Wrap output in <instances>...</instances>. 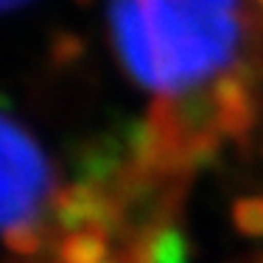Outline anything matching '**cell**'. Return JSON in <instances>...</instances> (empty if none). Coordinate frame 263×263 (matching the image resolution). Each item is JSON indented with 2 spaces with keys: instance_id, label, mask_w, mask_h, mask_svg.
Returning <instances> with one entry per match:
<instances>
[{
  "instance_id": "6da1fadb",
  "label": "cell",
  "mask_w": 263,
  "mask_h": 263,
  "mask_svg": "<svg viewBox=\"0 0 263 263\" xmlns=\"http://www.w3.org/2000/svg\"><path fill=\"white\" fill-rule=\"evenodd\" d=\"M106 14L126 73L160 101L227 76L241 42L238 0H109Z\"/></svg>"
},
{
  "instance_id": "7a4b0ae2",
  "label": "cell",
  "mask_w": 263,
  "mask_h": 263,
  "mask_svg": "<svg viewBox=\"0 0 263 263\" xmlns=\"http://www.w3.org/2000/svg\"><path fill=\"white\" fill-rule=\"evenodd\" d=\"M53 199V171L45 152L0 112V241L17 255L40 252Z\"/></svg>"
},
{
  "instance_id": "3957f363",
  "label": "cell",
  "mask_w": 263,
  "mask_h": 263,
  "mask_svg": "<svg viewBox=\"0 0 263 263\" xmlns=\"http://www.w3.org/2000/svg\"><path fill=\"white\" fill-rule=\"evenodd\" d=\"M51 221L62 230V235L70 233H106L115 227L118 213L112 199L96 185L81 182L67 191H59L51 208Z\"/></svg>"
},
{
  "instance_id": "277c9868",
  "label": "cell",
  "mask_w": 263,
  "mask_h": 263,
  "mask_svg": "<svg viewBox=\"0 0 263 263\" xmlns=\"http://www.w3.org/2000/svg\"><path fill=\"white\" fill-rule=\"evenodd\" d=\"M56 263H115L106 233H70L56 247Z\"/></svg>"
},
{
  "instance_id": "5b68a950",
  "label": "cell",
  "mask_w": 263,
  "mask_h": 263,
  "mask_svg": "<svg viewBox=\"0 0 263 263\" xmlns=\"http://www.w3.org/2000/svg\"><path fill=\"white\" fill-rule=\"evenodd\" d=\"M148 263H191L185 235L174 227L160 230L148 243Z\"/></svg>"
},
{
  "instance_id": "8992f818",
  "label": "cell",
  "mask_w": 263,
  "mask_h": 263,
  "mask_svg": "<svg viewBox=\"0 0 263 263\" xmlns=\"http://www.w3.org/2000/svg\"><path fill=\"white\" fill-rule=\"evenodd\" d=\"M233 224L241 235L263 238V196H241L233 204Z\"/></svg>"
},
{
  "instance_id": "52a82bcc",
  "label": "cell",
  "mask_w": 263,
  "mask_h": 263,
  "mask_svg": "<svg viewBox=\"0 0 263 263\" xmlns=\"http://www.w3.org/2000/svg\"><path fill=\"white\" fill-rule=\"evenodd\" d=\"M28 3V0H0V11H9V9H17V6Z\"/></svg>"
},
{
  "instance_id": "ba28073f",
  "label": "cell",
  "mask_w": 263,
  "mask_h": 263,
  "mask_svg": "<svg viewBox=\"0 0 263 263\" xmlns=\"http://www.w3.org/2000/svg\"><path fill=\"white\" fill-rule=\"evenodd\" d=\"M255 3H258V6H260V9H263V0H255Z\"/></svg>"
},
{
  "instance_id": "9c48e42d",
  "label": "cell",
  "mask_w": 263,
  "mask_h": 263,
  "mask_svg": "<svg viewBox=\"0 0 263 263\" xmlns=\"http://www.w3.org/2000/svg\"><path fill=\"white\" fill-rule=\"evenodd\" d=\"M258 263H263V260H258Z\"/></svg>"
}]
</instances>
